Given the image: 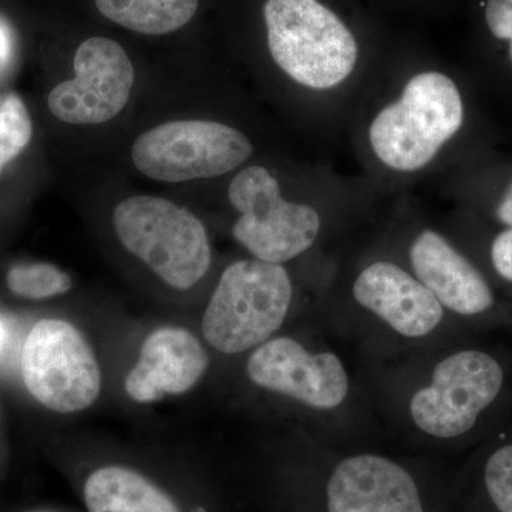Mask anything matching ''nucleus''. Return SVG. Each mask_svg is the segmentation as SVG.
<instances>
[{"mask_svg": "<svg viewBox=\"0 0 512 512\" xmlns=\"http://www.w3.org/2000/svg\"><path fill=\"white\" fill-rule=\"evenodd\" d=\"M208 365L210 357L197 336L190 330L167 326L148 336L124 389L134 402H158L197 386Z\"/></svg>", "mask_w": 512, "mask_h": 512, "instance_id": "nucleus-14", "label": "nucleus"}, {"mask_svg": "<svg viewBox=\"0 0 512 512\" xmlns=\"http://www.w3.org/2000/svg\"><path fill=\"white\" fill-rule=\"evenodd\" d=\"M295 306L284 264L245 259L228 266L202 318V333L224 355L249 353L279 335Z\"/></svg>", "mask_w": 512, "mask_h": 512, "instance_id": "nucleus-5", "label": "nucleus"}, {"mask_svg": "<svg viewBox=\"0 0 512 512\" xmlns=\"http://www.w3.org/2000/svg\"><path fill=\"white\" fill-rule=\"evenodd\" d=\"M407 258L406 269L468 330L512 326V308L501 301L490 278L440 232H419Z\"/></svg>", "mask_w": 512, "mask_h": 512, "instance_id": "nucleus-12", "label": "nucleus"}, {"mask_svg": "<svg viewBox=\"0 0 512 512\" xmlns=\"http://www.w3.org/2000/svg\"><path fill=\"white\" fill-rule=\"evenodd\" d=\"M0 104H2V101H0Z\"/></svg>", "mask_w": 512, "mask_h": 512, "instance_id": "nucleus-24", "label": "nucleus"}, {"mask_svg": "<svg viewBox=\"0 0 512 512\" xmlns=\"http://www.w3.org/2000/svg\"><path fill=\"white\" fill-rule=\"evenodd\" d=\"M101 15L144 35H165L187 25L198 0H96Z\"/></svg>", "mask_w": 512, "mask_h": 512, "instance_id": "nucleus-17", "label": "nucleus"}, {"mask_svg": "<svg viewBox=\"0 0 512 512\" xmlns=\"http://www.w3.org/2000/svg\"><path fill=\"white\" fill-rule=\"evenodd\" d=\"M484 20L491 36L498 42L507 43L512 67V0H485Z\"/></svg>", "mask_w": 512, "mask_h": 512, "instance_id": "nucleus-20", "label": "nucleus"}, {"mask_svg": "<svg viewBox=\"0 0 512 512\" xmlns=\"http://www.w3.org/2000/svg\"><path fill=\"white\" fill-rule=\"evenodd\" d=\"M363 369L377 419L426 451L450 450L480 436L512 380L503 353L467 338L363 360Z\"/></svg>", "mask_w": 512, "mask_h": 512, "instance_id": "nucleus-1", "label": "nucleus"}, {"mask_svg": "<svg viewBox=\"0 0 512 512\" xmlns=\"http://www.w3.org/2000/svg\"><path fill=\"white\" fill-rule=\"evenodd\" d=\"M228 197L241 214L232 235L256 259L285 264L308 252L319 239V212L284 200L278 181L264 167L242 170L229 185Z\"/></svg>", "mask_w": 512, "mask_h": 512, "instance_id": "nucleus-9", "label": "nucleus"}, {"mask_svg": "<svg viewBox=\"0 0 512 512\" xmlns=\"http://www.w3.org/2000/svg\"><path fill=\"white\" fill-rule=\"evenodd\" d=\"M10 291L22 298L42 301L72 289V278L52 264L16 265L8 272Z\"/></svg>", "mask_w": 512, "mask_h": 512, "instance_id": "nucleus-18", "label": "nucleus"}, {"mask_svg": "<svg viewBox=\"0 0 512 512\" xmlns=\"http://www.w3.org/2000/svg\"><path fill=\"white\" fill-rule=\"evenodd\" d=\"M72 80L49 94V109L69 124L106 123L126 107L134 67L123 47L107 37L87 39L74 56Z\"/></svg>", "mask_w": 512, "mask_h": 512, "instance_id": "nucleus-13", "label": "nucleus"}, {"mask_svg": "<svg viewBox=\"0 0 512 512\" xmlns=\"http://www.w3.org/2000/svg\"><path fill=\"white\" fill-rule=\"evenodd\" d=\"M444 512H512V436L488 443L451 478Z\"/></svg>", "mask_w": 512, "mask_h": 512, "instance_id": "nucleus-15", "label": "nucleus"}, {"mask_svg": "<svg viewBox=\"0 0 512 512\" xmlns=\"http://www.w3.org/2000/svg\"><path fill=\"white\" fill-rule=\"evenodd\" d=\"M245 376L255 389L291 404L302 414L305 434L333 446H366L367 426L377 416L365 376L316 326L315 336L276 335L248 353Z\"/></svg>", "mask_w": 512, "mask_h": 512, "instance_id": "nucleus-2", "label": "nucleus"}, {"mask_svg": "<svg viewBox=\"0 0 512 512\" xmlns=\"http://www.w3.org/2000/svg\"><path fill=\"white\" fill-rule=\"evenodd\" d=\"M6 342V329L5 326H3V323L0 322V349L3 348V345H5Z\"/></svg>", "mask_w": 512, "mask_h": 512, "instance_id": "nucleus-23", "label": "nucleus"}, {"mask_svg": "<svg viewBox=\"0 0 512 512\" xmlns=\"http://www.w3.org/2000/svg\"><path fill=\"white\" fill-rule=\"evenodd\" d=\"M22 373L29 393L56 413L82 412L101 390L92 346L66 320L43 319L33 326L23 345Z\"/></svg>", "mask_w": 512, "mask_h": 512, "instance_id": "nucleus-10", "label": "nucleus"}, {"mask_svg": "<svg viewBox=\"0 0 512 512\" xmlns=\"http://www.w3.org/2000/svg\"><path fill=\"white\" fill-rule=\"evenodd\" d=\"M264 16L272 59L296 83L332 89L355 69V37L319 0H266Z\"/></svg>", "mask_w": 512, "mask_h": 512, "instance_id": "nucleus-7", "label": "nucleus"}, {"mask_svg": "<svg viewBox=\"0 0 512 512\" xmlns=\"http://www.w3.org/2000/svg\"><path fill=\"white\" fill-rule=\"evenodd\" d=\"M10 52H12V43L8 29L0 23V66H5L9 62Z\"/></svg>", "mask_w": 512, "mask_h": 512, "instance_id": "nucleus-22", "label": "nucleus"}, {"mask_svg": "<svg viewBox=\"0 0 512 512\" xmlns=\"http://www.w3.org/2000/svg\"><path fill=\"white\" fill-rule=\"evenodd\" d=\"M488 262L495 278L512 289V229H500L491 238Z\"/></svg>", "mask_w": 512, "mask_h": 512, "instance_id": "nucleus-21", "label": "nucleus"}, {"mask_svg": "<svg viewBox=\"0 0 512 512\" xmlns=\"http://www.w3.org/2000/svg\"><path fill=\"white\" fill-rule=\"evenodd\" d=\"M252 154L245 134L217 121L184 120L141 134L131 157L137 170L165 183L218 177L235 170Z\"/></svg>", "mask_w": 512, "mask_h": 512, "instance_id": "nucleus-11", "label": "nucleus"}, {"mask_svg": "<svg viewBox=\"0 0 512 512\" xmlns=\"http://www.w3.org/2000/svg\"><path fill=\"white\" fill-rule=\"evenodd\" d=\"M33 126L25 103L10 94L0 104V174L28 147Z\"/></svg>", "mask_w": 512, "mask_h": 512, "instance_id": "nucleus-19", "label": "nucleus"}, {"mask_svg": "<svg viewBox=\"0 0 512 512\" xmlns=\"http://www.w3.org/2000/svg\"><path fill=\"white\" fill-rule=\"evenodd\" d=\"M89 512H180L173 498L126 467H103L84 485Z\"/></svg>", "mask_w": 512, "mask_h": 512, "instance_id": "nucleus-16", "label": "nucleus"}, {"mask_svg": "<svg viewBox=\"0 0 512 512\" xmlns=\"http://www.w3.org/2000/svg\"><path fill=\"white\" fill-rule=\"evenodd\" d=\"M466 121V104L447 74L424 72L404 86L399 100L384 107L370 126L377 158L393 170H420L437 156Z\"/></svg>", "mask_w": 512, "mask_h": 512, "instance_id": "nucleus-6", "label": "nucleus"}, {"mask_svg": "<svg viewBox=\"0 0 512 512\" xmlns=\"http://www.w3.org/2000/svg\"><path fill=\"white\" fill-rule=\"evenodd\" d=\"M301 512H444L451 477L424 457L369 446H333L308 436Z\"/></svg>", "mask_w": 512, "mask_h": 512, "instance_id": "nucleus-3", "label": "nucleus"}, {"mask_svg": "<svg viewBox=\"0 0 512 512\" xmlns=\"http://www.w3.org/2000/svg\"><path fill=\"white\" fill-rule=\"evenodd\" d=\"M114 229L128 252L150 266L178 291H187L207 275L210 238L192 212L164 198L137 195L117 205Z\"/></svg>", "mask_w": 512, "mask_h": 512, "instance_id": "nucleus-8", "label": "nucleus"}, {"mask_svg": "<svg viewBox=\"0 0 512 512\" xmlns=\"http://www.w3.org/2000/svg\"><path fill=\"white\" fill-rule=\"evenodd\" d=\"M316 319L326 333L356 346L363 360L443 345L470 332L409 269L389 259L365 265L350 284L348 303Z\"/></svg>", "mask_w": 512, "mask_h": 512, "instance_id": "nucleus-4", "label": "nucleus"}]
</instances>
